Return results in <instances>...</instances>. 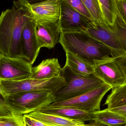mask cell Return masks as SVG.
Returning a JSON list of instances; mask_svg holds the SVG:
<instances>
[{
	"label": "cell",
	"instance_id": "obj_1",
	"mask_svg": "<svg viewBox=\"0 0 126 126\" xmlns=\"http://www.w3.org/2000/svg\"><path fill=\"white\" fill-rule=\"evenodd\" d=\"M30 18L26 7L14 1L11 9L0 16V53L6 57L21 58V37L24 27Z\"/></svg>",
	"mask_w": 126,
	"mask_h": 126
},
{
	"label": "cell",
	"instance_id": "obj_2",
	"mask_svg": "<svg viewBox=\"0 0 126 126\" xmlns=\"http://www.w3.org/2000/svg\"><path fill=\"white\" fill-rule=\"evenodd\" d=\"M58 43L64 51L76 54L93 64L95 61L114 57L108 47L86 32H61Z\"/></svg>",
	"mask_w": 126,
	"mask_h": 126
},
{
	"label": "cell",
	"instance_id": "obj_3",
	"mask_svg": "<svg viewBox=\"0 0 126 126\" xmlns=\"http://www.w3.org/2000/svg\"><path fill=\"white\" fill-rule=\"evenodd\" d=\"M60 75L66 81V85L55 94V101H61L75 97L93 90L105 83L94 74L88 76L74 73L68 66L62 68Z\"/></svg>",
	"mask_w": 126,
	"mask_h": 126
},
{
	"label": "cell",
	"instance_id": "obj_4",
	"mask_svg": "<svg viewBox=\"0 0 126 126\" xmlns=\"http://www.w3.org/2000/svg\"><path fill=\"white\" fill-rule=\"evenodd\" d=\"M5 100L17 114L23 115L47 106L55 97L51 91H30L8 95Z\"/></svg>",
	"mask_w": 126,
	"mask_h": 126
},
{
	"label": "cell",
	"instance_id": "obj_5",
	"mask_svg": "<svg viewBox=\"0 0 126 126\" xmlns=\"http://www.w3.org/2000/svg\"><path fill=\"white\" fill-rule=\"evenodd\" d=\"M61 75L47 79L29 78L21 80H1L0 85L5 96L22 92L49 91L55 94L66 84Z\"/></svg>",
	"mask_w": 126,
	"mask_h": 126
},
{
	"label": "cell",
	"instance_id": "obj_6",
	"mask_svg": "<svg viewBox=\"0 0 126 126\" xmlns=\"http://www.w3.org/2000/svg\"><path fill=\"white\" fill-rule=\"evenodd\" d=\"M111 89L110 85L104 83L84 94L65 100L55 101L46 107L53 109L73 108L91 112L100 110L104 97Z\"/></svg>",
	"mask_w": 126,
	"mask_h": 126
},
{
	"label": "cell",
	"instance_id": "obj_7",
	"mask_svg": "<svg viewBox=\"0 0 126 126\" xmlns=\"http://www.w3.org/2000/svg\"><path fill=\"white\" fill-rule=\"evenodd\" d=\"M32 64L21 58L0 57V80H21L32 75Z\"/></svg>",
	"mask_w": 126,
	"mask_h": 126
},
{
	"label": "cell",
	"instance_id": "obj_8",
	"mask_svg": "<svg viewBox=\"0 0 126 126\" xmlns=\"http://www.w3.org/2000/svg\"><path fill=\"white\" fill-rule=\"evenodd\" d=\"M60 1L47 0L34 3H20L26 7L29 13L30 18L37 26L45 23L58 21Z\"/></svg>",
	"mask_w": 126,
	"mask_h": 126
},
{
	"label": "cell",
	"instance_id": "obj_9",
	"mask_svg": "<svg viewBox=\"0 0 126 126\" xmlns=\"http://www.w3.org/2000/svg\"><path fill=\"white\" fill-rule=\"evenodd\" d=\"M61 32H86L93 24L89 19L61 0L59 21Z\"/></svg>",
	"mask_w": 126,
	"mask_h": 126
},
{
	"label": "cell",
	"instance_id": "obj_10",
	"mask_svg": "<svg viewBox=\"0 0 126 126\" xmlns=\"http://www.w3.org/2000/svg\"><path fill=\"white\" fill-rule=\"evenodd\" d=\"M93 63V74L112 89L126 83L124 74L113 57Z\"/></svg>",
	"mask_w": 126,
	"mask_h": 126
},
{
	"label": "cell",
	"instance_id": "obj_11",
	"mask_svg": "<svg viewBox=\"0 0 126 126\" xmlns=\"http://www.w3.org/2000/svg\"><path fill=\"white\" fill-rule=\"evenodd\" d=\"M36 25L30 18L23 28L21 37V58L33 64L41 48L36 32Z\"/></svg>",
	"mask_w": 126,
	"mask_h": 126
},
{
	"label": "cell",
	"instance_id": "obj_12",
	"mask_svg": "<svg viewBox=\"0 0 126 126\" xmlns=\"http://www.w3.org/2000/svg\"><path fill=\"white\" fill-rule=\"evenodd\" d=\"M86 32L94 39L107 47L112 51L114 57H118L126 53L115 32L114 28L107 25L93 24Z\"/></svg>",
	"mask_w": 126,
	"mask_h": 126
},
{
	"label": "cell",
	"instance_id": "obj_13",
	"mask_svg": "<svg viewBox=\"0 0 126 126\" xmlns=\"http://www.w3.org/2000/svg\"><path fill=\"white\" fill-rule=\"evenodd\" d=\"M36 32L41 48H53L58 43L61 33L58 21L36 26Z\"/></svg>",
	"mask_w": 126,
	"mask_h": 126
},
{
	"label": "cell",
	"instance_id": "obj_14",
	"mask_svg": "<svg viewBox=\"0 0 126 126\" xmlns=\"http://www.w3.org/2000/svg\"><path fill=\"white\" fill-rule=\"evenodd\" d=\"M61 68L57 58L44 60L38 65L32 67V75L30 78L47 79L60 75Z\"/></svg>",
	"mask_w": 126,
	"mask_h": 126
},
{
	"label": "cell",
	"instance_id": "obj_15",
	"mask_svg": "<svg viewBox=\"0 0 126 126\" xmlns=\"http://www.w3.org/2000/svg\"><path fill=\"white\" fill-rule=\"evenodd\" d=\"M38 111L45 114L58 115L76 121H93L94 118L93 112H91L73 108L53 109L45 107Z\"/></svg>",
	"mask_w": 126,
	"mask_h": 126
},
{
	"label": "cell",
	"instance_id": "obj_16",
	"mask_svg": "<svg viewBox=\"0 0 126 126\" xmlns=\"http://www.w3.org/2000/svg\"><path fill=\"white\" fill-rule=\"evenodd\" d=\"M48 126H85L84 122L76 121L63 117L45 114L38 111L27 114Z\"/></svg>",
	"mask_w": 126,
	"mask_h": 126
},
{
	"label": "cell",
	"instance_id": "obj_17",
	"mask_svg": "<svg viewBox=\"0 0 126 126\" xmlns=\"http://www.w3.org/2000/svg\"><path fill=\"white\" fill-rule=\"evenodd\" d=\"M66 61L65 65L74 73L83 76L93 74V64L84 60L77 55L65 51Z\"/></svg>",
	"mask_w": 126,
	"mask_h": 126
},
{
	"label": "cell",
	"instance_id": "obj_18",
	"mask_svg": "<svg viewBox=\"0 0 126 126\" xmlns=\"http://www.w3.org/2000/svg\"><path fill=\"white\" fill-rule=\"evenodd\" d=\"M94 120L109 126H120L126 124V118L107 109L93 112Z\"/></svg>",
	"mask_w": 126,
	"mask_h": 126
},
{
	"label": "cell",
	"instance_id": "obj_19",
	"mask_svg": "<svg viewBox=\"0 0 126 126\" xmlns=\"http://www.w3.org/2000/svg\"><path fill=\"white\" fill-rule=\"evenodd\" d=\"M107 96L104 105L108 109L120 106L126 104V82L111 89Z\"/></svg>",
	"mask_w": 126,
	"mask_h": 126
},
{
	"label": "cell",
	"instance_id": "obj_20",
	"mask_svg": "<svg viewBox=\"0 0 126 126\" xmlns=\"http://www.w3.org/2000/svg\"><path fill=\"white\" fill-rule=\"evenodd\" d=\"M104 17L105 23L113 28L117 15L116 0H98Z\"/></svg>",
	"mask_w": 126,
	"mask_h": 126
},
{
	"label": "cell",
	"instance_id": "obj_21",
	"mask_svg": "<svg viewBox=\"0 0 126 126\" xmlns=\"http://www.w3.org/2000/svg\"><path fill=\"white\" fill-rule=\"evenodd\" d=\"M92 18L93 24L107 25L98 0H82Z\"/></svg>",
	"mask_w": 126,
	"mask_h": 126
},
{
	"label": "cell",
	"instance_id": "obj_22",
	"mask_svg": "<svg viewBox=\"0 0 126 126\" xmlns=\"http://www.w3.org/2000/svg\"><path fill=\"white\" fill-rule=\"evenodd\" d=\"M114 30L123 49L126 52V25L118 13L114 25Z\"/></svg>",
	"mask_w": 126,
	"mask_h": 126
},
{
	"label": "cell",
	"instance_id": "obj_23",
	"mask_svg": "<svg viewBox=\"0 0 126 126\" xmlns=\"http://www.w3.org/2000/svg\"><path fill=\"white\" fill-rule=\"evenodd\" d=\"M75 10L92 21V18L82 0H63Z\"/></svg>",
	"mask_w": 126,
	"mask_h": 126
},
{
	"label": "cell",
	"instance_id": "obj_24",
	"mask_svg": "<svg viewBox=\"0 0 126 126\" xmlns=\"http://www.w3.org/2000/svg\"><path fill=\"white\" fill-rule=\"evenodd\" d=\"M0 126H24L23 115H16L0 120Z\"/></svg>",
	"mask_w": 126,
	"mask_h": 126
},
{
	"label": "cell",
	"instance_id": "obj_25",
	"mask_svg": "<svg viewBox=\"0 0 126 126\" xmlns=\"http://www.w3.org/2000/svg\"><path fill=\"white\" fill-rule=\"evenodd\" d=\"M17 115L6 100L0 98V116L10 117Z\"/></svg>",
	"mask_w": 126,
	"mask_h": 126
},
{
	"label": "cell",
	"instance_id": "obj_26",
	"mask_svg": "<svg viewBox=\"0 0 126 126\" xmlns=\"http://www.w3.org/2000/svg\"><path fill=\"white\" fill-rule=\"evenodd\" d=\"M118 15L126 25V0H116Z\"/></svg>",
	"mask_w": 126,
	"mask_h": 126
},
{
	"label": "cell",
	"instance_id": "obj_27",
	"mask_svg": "<svg viewBox=\"0 0 126 126\" xmlns=\"http://www.w3.org/2000/svg\"><path fill=\"white\" fill-rule=\"evenodd\" d=\"M23 119L24 126H48L27 114L23 115Z\"/></svg>",
	"mask_w": 126,
	"mask_h": 126
},
{
	"label": "cell",
	"instance_id": "obj_28",
	"mask_svg": "<svg viewBox=\"0 0 126 126\" xmlns=\"http://www.w3.org/2000/svg\"><path fill=\"white\" fill-rule=\"evenodd\" d=\"M113 57L123 71L126 80V52L121 56Z\"/></svg>",
	"mask_w": 126,
	"mask_h": 126
},
{
	"label": "cell",
	"instance_id": "obj_29",
	"mask_svg": "<svg viewBox=\"0 0 126 126\" xmlns=\"http://www.w3.org/2000/svg\"><path fill=\"white\" fill-rule=\"evenodd\" d=\"M107 109L109 111L119 114L126 118V104L110 109L107 108Z\"/></svg>",
	"mask_w": 126,
	"mask_h": 126
},
{
	"label": "cell",
	"instance_id": "obj_30",
	"mask_svg": "<svg viewBox=\"0 0 126 126\" xmlns=\"http://www.w3.org/2000/svg\"><path fill=\"white\" fill-rule=\"evenodd\" d=\"M85 126H109L106 124L102 123L98 121H94L93 122L88 124H86Z\"/></svg>",
	"mask_w": 126,
	"mask_h": 126
},
{
	"label": "cell",
	"instance_id": "obj_31",
	"mask_svg": "<svg viewBox=\"0 0 126 126\" xmlns=\"http://www.w3.org/2000/svg\"><path fill=\"white\" fill-rule=\"evenodd\" d=\"M46 0H18V1L20 3H27L32 4Z\"/></svg>",
	"mask_w": 126,
	"mask_h": 126
},
{
	"label": "cell",
	"instance_id": "obj_32",
	"mask_svg": "<svg viewBox=\"0 0 126 126\" xmlns=\"http://www.w3.org/2000/svg\"><path fill=\"white\" fill-rule=\"evenodd\" d=\"M0 98H3V99H5V98H6L5 95H4V94L3 91H2L0 85Z\"/></svg>",
	"mask_w": 126,
	"mask_h": 126
},
{
	"label": "cell",
	"instance_id": "obj_33",
	"mask_svg": "<svg viewBox=\"0 0 126 126\" xmlns=\"http://www.w3.org/2000/svg\"><path fill=\"white\" fill-rule=\"evenodd\" d=\"M126 126V125H123V126Z\"/></svg>",
	"mask_w": 126,
	"mask_h": 126
},
{
	"label": "cell",
	"instance_id": "obj_34",
	"mask_svg": "<svg viewBox=\"0 0 126 126\" xmlns=\"http://www.w3.org/2000/svg\"><path fill=\"white\" fill-rule=\"evenodd\" d=\"M1 55V53H0V57Z\"/></svg>",
	"mask_w": 126,
	"mask_h": 126
}]
</instances>
